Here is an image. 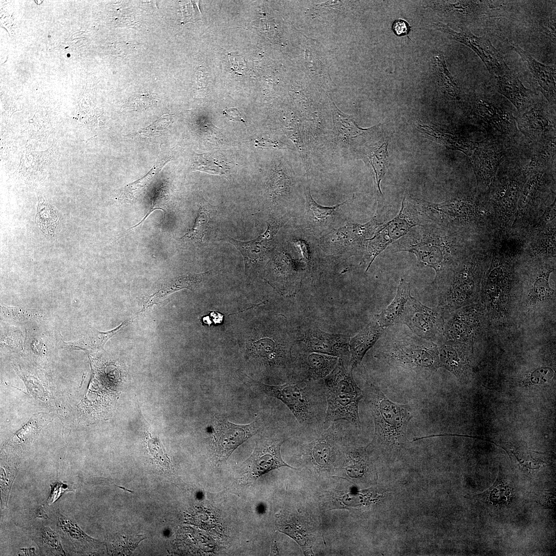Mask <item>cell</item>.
Wrapping results in <instances>:
<instances>
[{"mask_svg": "<svg viewBox=\"0 0 556 556\" xmlns=\"http://www.w3.org/2000/svg\"><path fill=\"white\" fill-rule=\"evenodd\" d=\"M169 161L168 159L160 161L145 176L125 185L120 190L118 200L122 202H131L137 199Z\"/></svg>", "mask_w": 556, "mask_h": 556, "instance_id": "e575fe53", "label": "cell"}, {"mask_svg": "<svg viewBox=\"0 0 556 556\" xmlns=\"http://www.w3.org/2000/svg\"><path fill=\"white\" fill-rule=\"evenodd\" d=\"M432 63L436 81L442 91L447 95L449 99L460 101V89L447 68L443 53L439 51H435L432 58Z\"/></svg>", "mask_w": 556, "mask_h": 556, "instance_id": "d6a6232c", "label": "cell"}, {"mask_svg": "<svg viewBox=\"0 0 556 556\" xmlns=\"http://www.w3.org/2000/svg\"><path fill=\"white\" fill-rule=\"evenodd\" d=\"M208 315L202 317V322L208 326L214 322L215 324L221 323L223 320V315L216 311H211Z\"/></svg>", "mask_w": 556, "mask_h": 556, "instance_id": "f5cc1de1", "label": "cell"}, {"mask_svg": "<svg viewBox=\"0 0 556 556\" xmlns=\"http://www.w3.org/2000/svg\"><path fill=\"white\" fill-rule=\"evenodd\" d=\"M323 383L327 402L324 423L343 420L360 429L359 404L363 393L354 380L352 370L345 368L342 357Z\"/></svg>", "mask_w": 556, "mask_h": 556, "instance_id": "52a82bcc", "label": "cell"}, {"mask_svg": "<svg viewBox=\"0 0 556 556\" xmlns=\"http://www.w3.org/2000/svg\"><path fill=\"white\" fill-rule=\"evenodd\" d=\"M1 311L3 317L13 320H29L44 316V314L39 310L4 305L1 306Z\"/></svg>", "mask_w": 556, "mask_h": 556, "instance_id": "ee69618b", "label": "cell"}, {"mask_svg": "<svg viewBox=\"0 0 556 556\" xmlns=\"http://www.w3.org/2000/svg\"><path fill=\"white\" fill-rule=\"evenodd\" d=\"M376 357L390 366L419 373L430 374L440 368L438 344L412 332L386 339Z\"/></svg>", "mask_w": 556, "mask_h": 556, "instance_id": "8992f818", "label": "cell"}, {"mask_svg": "<svg viewBox=\"0 0 556 556\" xmlns=\"http://www.w3.org/2000/svg\"><path fill=\"white\" fill-rule=\"evenodd\" d=\"M471 343L445 340L438 344L440 367L455 375L459 379H465L471 366Z\"/></svg>", "mask_w": 556, "mask_h": 556, "instance_id": "7402d4cb", "label": "cell"}, {"mask_svg": "<svg viewBox=\"0 0 556 556\" xmlns=\"http://www.w3.org/2000/svg\"><path fill=\"white\" fill-rule=\"evenodd\" d=\"M256 385L262 392L284 403L306 429L324 424L327 406L323 379L302 381L289 378L283 385Z\"/></svg>", "mask_w": 556, "mask_h": 556, "instance_id": "3957f363", "label": "cell"}, {"mask_svg": "<svg viewBox=\"0 0 556 556\" xmlns=\"http://www.w3.org/2000/svg\"><path fill=\"white\" fill-rule=\"evenodd\" d=\"M145 538L142 535L115 534L106 542L108 553L112 555L130 554Z\"/></svg>", "mask_w": 556, "mask_h": 556, "instance_id": "8d00e7d4", "label": "cell"}, {"mask_svg": "<svg viewBox=\"0 0 556 556\" xmlns=\"http://www.w3.org/2000/svg\"><path fill=\"white\" fill-rule=\"evenodd\" d=\"M472 251L433 287L437 292L438 306L446 312L468 304L475 296L477 286L480 283V261L482 257Z\"/></svg>", "mask_w": 556, "mask_h": 556, "instance_id": "ba28073f", "label": "cell"}, {"mask_svg": "<svg viewBox=\"0 0 556 556\" xmlns=\"http://www.w3.org/2000/svg\"><path fill=\"white\" fill-rule=\"evenodd\" d=\"M416 127L425 137L436 142L446 148L459 151L469 157L477 142L467 138L453 130L437 125H424L418 121Z\"/></svg>", "mask_w": 556, "mask_h": 556, "instance_id": "4316f807", "label": "cell"}, {"mask_svg": "<svg viewBox=\"0 0 556 556\" xmlns=\"http://www.w3.org/2000/svg\"><path fill=\"white\" fill-rule=\"evenodd\" d=\"M547 225L539 232H536L538 236L534 245H532L531 250L534 255L542 257L555 256V226Z\"/></svg>", "mask_w": 556, "mask_h": 556, "instance_id": "f35d334b", "label": "cell"}, {"mask_svg": "<svg viewBox=\"0 0 556 556\" xmlns=\"http://www.w3.org/2000/svg\"><path fill=\"white\" fill-rule=\"evenodd\" d=\"M36 515L38 517L48 518V516L44 506H40L36 511Z\"/></svg>", "mask_w": 556, "mask_h": 556, "instance_id": "6f0895ef", "label": "cell"}, {"mask_svg": "<svg viewBox=\"0 0 556 556\" xmlns=\"http://www.w3.org/2000/svg\"><path fill=\"white\" fill-rule=\"evenodd\" d=\"M158 441L159 440L156 438H150L148 442L149 448L154 458L160 462L161 465L168 466L169 464V459Z\"/></svg>", "mask_w": 556, "mask_h": 556, "instance_id": "7dc6e473", "label": "cell"}, {"mask_svg": "<svg viewBox=\"0 0 556 556\" xmlns=\"http://www.w3.org/2000/svg\"><path fill=\"white\" fill-rule=\"evenodd\" d=\"M154 98L151 95H141L135 97L130 103L132 109L147 108L153 103Z\"/></svg>", "mask_w": 556, "mask_h": 556, "instance_id": "816d5d0a", "label": "cell"}, {"mask_svg": "<svg viewBox=\"0 0 556 556\" xmlns=\"http://www.w3.org/2000/svg\"><path fill=\"white\" fill-rule=\"evenodd\" d=\"M555 107L537 96L532 105L515 116L517 128L528 142L556 136Z\"/></svg>", "mask_w": 556, "mask_h": 556, "instance_id": "4fadbf2b", "label": "cell"}, {"mask_svg": "<svg viewBox=\"0 0 556 556\" xmlns=\"http://www.w3.org/2000/svg\"><path fill=\"white\" fill-rule=\"evenodd\" d=\"M350 339L347 335L328 333L311 326L300 332L296 340L299 342L301 351L342 357L349 352Z\"/></svg>", "mask_w": 556, "mask_h": 556, "instance_id": "ffe728a7", "label": "cell"}, {"mask_svg": "<svg viewBox=\"0 0 556 556\" xmlns=\"http://www.w3.org/2000/svg\"><path fill=\"white\" fill-rule=\"evenodd\" d=\"M516 147L486 137L477 142L468 158L476 179V193L479 198L486 193L493 183L503 157Z\"/></svg>", "mask_w": 556, "mask_h": 556, "instance_id": "8fae6325", "label": "cell"}, {"mask_svg": "<svg viewBox=\"0 0 556 556\" xmlns=\"http://www.w3.org/2000/svg\"><path fill=\"white\" fill-rule=\"evenodd\" d=\"M172 119L171 114H164L149 126L138 131L135 133V135L143 138L159 135L168 128L172 122Z\"/></svg>", "mask_w": 556, "mask_h": 556, "instance_id": "bcb514c9", "label": "cell"}, {"mask_svg": "<svg viewBox=\"0 0 556 556\" xmlns=\"http://www.w3.org/2000/svg\"><path fill=\"white\" fill-rule=\"evenodd\" d=\"M339 358L336 356L301 351L293 358L290 378L302 381L323 379L334 370Z\"/></svg>", "mask_w": 556, "mask_h": 556, "instance_id": "44dd1931", "label": "cell"}, {"mask_svg": "<svg viewBox=\"0 0 556 556\" xmlns=\"http://www.w3.org/2000/svg\"><path fill=\"white\" fill-rule=\"evenodd\" d=\"M55 210L44 200L38 203L36 221L43 233L51 235L58 224L59 218Z\"/></svg>", "mask_w": 556, "mask_h": 556, "instance_id": "60d3db41", "label": "cell"}, {"mask_svg": "<svg viewBox=\"0 0 556 556\" xmlns=\"http://www.w3.org/2000/svg\"><path fill=\"white\" fill-rule=\"evenodd\" d=\"M553 269L545 266L542 267V271L536 275L530 292L532 302L533 300H545L554 293L549 285V277Z\"/></svg>", "mask_w": 556, "mask_h": 556, "instance_id": "b9f144b4", "label": "cell"}, {"mask_svg": "<svg viewBox=\"0 0 556 556\" xmlns=\"http://www.w3.org/2000/svg\"><path fill=\"white\" fill-rule=\"evenodd\" d=\"M305 195L306 207L302 218L303 225L311 233L326 234L345 219L348 201L333 206H323L312 198L308 186L305 188Z\"/></svg>", "mask_w": 556, "mask_h": 556, "instance_id": "ac0fdd59", "label": "cell"}, {"mask_svg": "<svg viewBox=\"0 0 556 556\" xmlns=\"http://www.w3.org/2000/svg\"><path fill=\"white\" fill-rule=\"evenodd\" d=\"M192 168L193 170L219 175H226L230 171L229 167L221 158L212 154H196Z\"/></svg>", "mask_w": 556, "mask_h": 556, "instance_id": "74e56055", "label": "cell"}, {"mask_svg": "<svg viewBox=\"0 0 556 556\" xmlns=\"http://www.w3.org/2000/svg\"><path fill=\"white\" fill-rule=\"evenodd\" d=\"M468 114L476 126L485 131L486 138L513 147L528 142L519 131L516 115L510 106L495 94L475 93L470 101Z\"/></svg>", "mask_w": 556, "mask_h": 556, "instance_id": "5b68a950", "label": "cell"}, {"mask_svg": "<svg viewBox=\"0 0 556 556\" xmlns=\"http://www.w3.org/2000/svg\"><path fill=\"white\" fill-rule=\"evenodd\" d=\"M210 219L209 214L205 210L200 208L198 213L193 227L188 229L185 234L181 237L183 240L202 242L208 227Z\"/></svg>", "mask_w": 556, "mask_h": 556, "instance_id": "7bdbcfd3", "label": "cell"}, {"mask_svg": "<svg viewBox=\"0 0 556 556\" xmlns=\"http://www.w3.org/2000/svg\"><path fill=\"white\" fill-rule=\"evenodd\" d=\"M421 223L419 213L411 197H404L398 214L382 224L374 234L364 241L361 252L363 254L362 262L368 264L366 271L380 253Z\"/></svg>", "mask_w": 556, "mask_h": 556, "instance_id": "9c48e42d", "label": "cell"}, {"mask_svg": "<svg viewBox=\"0 0 556 556\" xmlns=\"http://www.w3.org/2000/svg\"><path fill=\"white\" fill-rule=\"evenodd\" d=\"M37 538L38 542H37L42 553L53 555H65L60 537L49 527H42Z\"/></svg>", "mask_w": 556, "mask_h": 556, "instance_id": "ab89813d", "label": "cell"}, {"mask_svg": "<svg viewBox=\"0 0 556 556\" xmlns=\"http://www.w3.org/2000/svg\"><path fill=\"white\" fill-rule=\"evenodd\" d=\"M213 444L218 461H225L239 446L259 430L256 421L239 425L230 422L223 415L214 414Z\"/></svg>", "mask_w": 556, "mask_h": 556, "instance_id": "9a60e30c", "label": "cell"}, {"mask_svg": "<svg viewBox=\"0 0 556 556\" xmlns=\"http://www.w3.org/2000/svg\"><path fill=\"white\" fill-rule=\"evenodd\" d=\"M555 200V166L535 170L526 178L520 190L512 225L529 220Z\"/></svg>", "mask_w": 556, "mask_h": 556, "instance_id": "30bf717a", "label": "cell"}, {"mask_svg": "<svg viewBox=\"0 0 556 556\" xmlns=\"http://www.w3.org/2000/svg\"><path fill=\"white\" fill-rule=\"evenodd\" d=\"M445 312L440 307H429L410 296L400 323L406 325L414 334L437 344L444 340Z\"/></svg>", "mask_w": 556, "mask_h": 556, "instance_id": "7c38bea8", "label": "cell"}, {"mask_svg": "<svg viewBox=\"0 0 556 556\" xmlns=\"http://www.w3.org/2000/svg\"><path fill=\"white\" fill-rule=\"evenodd\" d=\"M129 322V320L123 322L115 328L106 332L92 331L79 340L64 343L73 350H81L88 354H94L103 350L106 342Z\"/></svg>", "mask_w": 556, "mask_h": 556, "instance_id": "836d02e7", "label": "cell"}, {"mask_svg": "<svg viewBox=\"0 0 556 556\" xmlns=\"http://www.w3.org/2000/svg\"><path fill=\"white\" fill-rule=\"evenodd\" d=\"M392 29L394 33L398 37L408 36L411 29V26L405 20H396L392 24Z\"/></svg>", "mask_w": 556, "mask_h": 556, "instance_id": "f907efd6", "label": "cell"}, {"mask_svg": "<svg viewBox=\"0 0 556 556\" xmlns=\"http://www.w3.org/2000/svg\"><path fill=\"white\" fill-rule=\"evenodd\" d=\"M31 549H32V548H26V549H21V551H22L21 553L22 554V555H31V554L29 552H28V551L34 552V549L33 550H31Z\"/></svg>", "mask_w": 556, "mask_h": 556, "instance_id": "680465c9", "label": "cell"}, {"mask_svg": "<svg viewBox=\"0 0 556 556\" xmlns=\"http://www.w3.org/2000/svg\"><path fill=\"white\" fill-rule=\"evenodd\" d=\"M512 495V489L499 476L490 489L489 498L493 504L501 506L508 503Z\"/></svg>", "mask_w": 556, "mask_h": 556, "instance_id": "f6af8a7d", "label": "cell"}, {"mask_svg": "<svg viewBox=\"0 0 556 556\" xmlns=\"http://www.w3.org/2000/svg\"><path fill=\"white\" fill-rule=\"evenodd\" d=\"M222 113L231 120L234 121H241L242 123L245 122L239 110L236 108L225 109L223 111Z\"/></svg>", "mask_w": 556, "mask_h": 556, "instance_id": "db71d44e", "label": "cell"}, {"mask_svg": "<svg viewBox=\"0 0 556 556\" xmlns=\"http://www.w3.org/2000/svg\"><path fill=\"white\" fill-rule=\"evenodd\" d=\"M487 1H434L428 7L444 14L463 19H473L481 14L489 15Z\"/></svg>", "mask_w": 556, "mask_h": 556, "instance_id": "f546056e", "label": "cell"}, {"mask_svg": "<svg viewBox=\"0 0 556 556\" xmlns=\"http://www.w3.org/2000/svg\"><path fill=\"white\" fill-rule=\"evenodd\" d=\"M286 221L285 218L270 220L265 232L250 241H240L229 236L224 238L241 253L245 260L246 274L259 266L271 252L273 238Z\"/></svg>", "mask_w": 556, "mask_h": 556, "instance_id": "d6986e66", "label": "cell"}, {"mask_svg": "<svg viewBox=\"0 0 556 556\" xmlns=\"http://www.w3.org/2000/svg\"><path fill=\"white\" fill-rule=\"evenodd\" d=\"M334 130L337 138L349 141L363 134L368 130L360 128L353 119L339 110L333 103L332 106Z\"/></svg>", "mask_w": 556, "mask_h": 556, "instance_id": "d590c367", "label": "cell"}, {"mask_svg": "<svg viewBox=\"0 0 556 556\" xmlns=\"http://www.w3.org/2000/svg\"><path fill=\"white\" fill-rule=\"evenodd\" d=\"M554 372L550 368H542L535 370L531 375V380L534 384H541L548 381L553 376Z\"/></svg>", "mask_w": 556, "mask_h": 556, "instance_id": "c3c4849f", "label": "cell"}, {"mask_svg": "<svg viewBox=\"0 0 556 556\" xmlns=\"http://www.w3.org/2000/svg\"><path fill=\"white\" fill-rule=\"evenodd\" d=\"M555 142L556 136L528 144L526 177L535 170L555 166Z\"/></svg>", "mask_w": 556, "mask_h": 556, "instance_id": "83f0119b", "label": "cell"}, {"mask_svg": "<svg viewBox=\"0 0 556 556\" xmlns=\"http://www.w3.org/2000/svg\"><path fill=\"white\" fill-rule=\"evenodd\" d=\"M57 531L64 545L79 554H93L100 550L102 543L86 534L74 522L57 512Z\"/></svg>", "mask_w": 556, "mask_h": 556, "instance_id": "cb8c5ba5", "label": "cell"}, {"mask_svg": "<svg viewBox=\"0 0 556 556\" xmlns=\"http://www.w3.org/2000/svg\"><path fill=\"white\" fill-rule=\"evenodd\" d=\"M389 137L383 138L375 143L367 145L358 150L363 160L368 163L372 171L374 179V193L377 203L376 213H383L384 198L380 189V182L386 173V166L388 158V146Z\"/></svg>", "mask_w": 556, "mask_h": 556, "instance_id": "603a6c76", "label": "cell"}, {"mask_svg": "<svg viewBox=\"0 0 556 556\" xmlns=\"http://www.w3.org/2000/svg\"><path fill=\"white\" fill-rule=\"evenodd\" d=\"M257 143L258 146L267 148H281L283 146L282 143L269 139L260 140Z\"/></svg>", "mask_w": 556, "mask_h": 556, "instance_id": "11a10c76", "label": "cell"}, {"mask_svg": "<svg viewBox=\"0 0 556 556\" xmlns=\"http://www.w3.org/2000/svg\"><path fill=\"white\" fill-rule=\"evenodd\" d=\"M363 393L374 420V442L387 450L399 449L413 418L411 407L391 401L373 384L367 385Z\"/></svg>", "mask_w": 556, "mask_h": 556, "instance_id": "277c9868", "label": "cell"}, {"mask_svg": "<svg viewBox=\"0 0 556 556\" xmlns=\"http://www.w3.org/2000/svg\"><path fill=\"white\" fill-rule=\"evenodd\" d=\"M380 217L375 214L365 224L349 223L334 229L323 236L321 246L324 250L335 253L354 254L361 251L366 240L371 238L384 223L380 221Z\"/></svg>", "mask_w": 556, "mask_h": 556, "instance_id": "5bb4252c", "label": "cell"}, {"mask_svg": "<svg viewBox=\"0 0 556 556\" xmlns=\"http://www.w3.org/2000/svg\"><path fill=\"white\" fill-rule=\"evenodd\" d=\"M181 11L183 18L186 15L182 21L184 23L188 21H196L200 19L201 13L199 10H196L192 3L182 6Z\"/></svg>", "mask_w": 556, "mask_h": 556, "instance_id": "681fc988", "label": "cell"}, {"mask_svg": "<svg viewBox=\"0 0 556 556\" xmlns=\"http://www.w3.org/2000/svg\"><path fill=\"white\" fill-rule=\"evenodd\" d=\"M433 26L442 32L448 38L460 42L471 48L481 59L492 75L498 77L509 70L502 56L486 37H477L470 30L462 28L457 32L440 22L433 23Z\"/></svg>", "mask_w": 556, "mask_h": 556, "instance_id": "2e32d148", "label": "cell"}, {"mask_svg": "<svg viewBox=\"0 0 556 556\" xmlns=\"http://www.w3.org/2000/svg\"><path fill=\"white\" fill-rule=\"evenodd\" d=\"M207 273H187L164 281L160 288L149 297L144 308L147 309L154 304H158L176 291L183 289L193 291L200 285Z\"/></svg>", "mask_w": 556, "mask_h": 556, "instance_id": "1f68e13d", "label": "cell"}, {"mask_svg": "<svg viewBox=\"0 0 556 556\" xmlns=\"http://www.w3.org/2000/svg\"><path fill=\"white\" fill-rule=\"evenodd\" d=\"M513 49L527 63L537 83V90L545 97L548 103L555 107V65H546L536 61L518 45L512 44Z\"/></svg>", "mask_w": 556, "mask_h": 556, "instance_id": "484cf974", "label": "cell"}, {"mask_svg": "<svg viewBox=\"0 0 556 556\" xmlns=\"http://www.w3.org/2000/svg\"><path fill=\"white\" fill-rule=\"evenodd\" d=\"M526 146L524 144L514 148L503 157L493 183L480 198L486 207L493 209L503 229L514 220L519 194L526 180Z\"/></svg>", "mask_w": 556, "mask_h": 556, "instance_id": "7a4b0ae2", "label": "cell"}, {"mask_svg": "<svg viewBox=\"0 0 556 556\" xmlns=\"http://www.w3.org/2000/svg\"><path fill=\"white\" fill-rule=\"evenodd\" d=\"M497 91L505 96L521 113L535 101L537 95L525 87L517 75L510 69L503 75L496 77Z\"/></svg>", "mask_w": 556, "mask_h": 556, "instance_id": "d4e9b609", "label": "cell"}, {"mask_svg": "<svg viewBox=\"0 0 556 556\" xmlns=\"http://www.w3.org/2000/svg\"><path fill=\"white\" fill-rule=\"evenodd\" d=\"M285 441L284 438L266 432L258 436L252 454L244 462L253 477H258L282 466L294 468L281 458V448Z\"/></svg>", "mask_w": 556, "mask_h": 556, "instance_id": "e0dca14e", "label": "cell"}, {"mask_svg": "<svg viewBox=\"0 0 556 556\" xmlns=\"http://www.w3.org/2000/svg\"><path fill=\"white\" fill-rule=\"evenodd\" d=\"M411 296L409 283L401 279L394 298L387 307L374 316V319L384 329L400 323L406 304Z\"/></svg>", "mask_w": 556, "mask_h": 556, "instance_id": "4dcf8cb0", "label": "cell"}, {"mask_svg": "<svg viewBox=\"0 0 556 556\" xmlns=\"http://www.w3.org/2000/svg\"><path fill=\"white\" fill-rule=\"evenodd\" d=\"M236 62L229 59V61L232 65L231 69L233 68V70L235 72L239 71H243L246 68V64L244 59L242 57L239 55H236Z\"/></svg>", "mask_w": 556, "mask_h": 556, "instance_id": "9f6ffc18", "label": "cell"}, {"mask_svg": "<svg viewBox=\"0 0 556 556\" xmlns=\"http://www.w3.org/2000/svg\"><path fill=\"white\" fill-rule=\"evenodd\" d=\"M376 321L370 322L357 334L350 339V368L353 370L361 362L367 351L378 340L384 331Z\"/></svg>", "mask_w": 556, "mask_h": 556, "instance_id": "f1b7e54d", "label": "cell"}, {"mask_svg": "<svg viewBox=\"0 0 556 556\" xmlns=\"http://www.w3.org/2000/svg\"><path fill=\"white\" fill-rule=\"evenodd\" d=\"M466 233L423 221L389 246L392 252L414 254L420 267L432 268L436 273L431 285L441 282L471 249Z\"/></svg>", "mask_w": 556, "mask_h": 556, "instance_id": "6da1fadb", "label": "cell"}]
</instances>
